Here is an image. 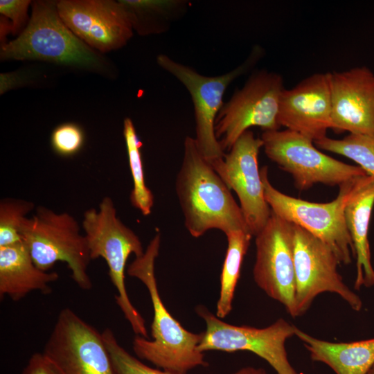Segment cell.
Returning a JSON list of instances; mask_svg holds the SVG:
<instances>
[{"label":"cell","instance_id":"6da1fadb","mask_svg":"<svg viewBox=\"0 0 374 374\" xmlns=\"http://www.w3.org/2000/svg\"><path fill=\"white\" fill-rule=\"evenodd\" d=\"M175 190L184 225L193 237L199 238L211 229L220 230L225 235L238 230L249 232L240 205L202 154L193 137L185 138Z\"/></svg>","mask_w":374,"mask_h":374},{"label":"cell","instance_id":"7a4b0ae2","mask_svg":"<svg viewBox=\"0 0 374 374\" xmlns=\"http://www.w3.org/2000/svg\"><path fill=\"white\" fill-rule=\"evenodd\" d=\"M161 235L157 233L144 253L128 266L129 276L140 280L146 287L153 308L151 325L152 340L136 336L132 347L136 355L158 368L184 374L198 366H206L204 354L198 350L202 332L185 329L166 309L157 287L154 263L159 253Z\"/></svg>","mask_w":374,"mask_h":374},{"label":"cell","instance_id":"3957f363","mask_svg":"<svg viewBox=\"0 0 374 374\" xmlns=\"http://www.w3.org/2000/svg\"><path fill=\"white\" fill-rule=\"evenodd\" d=\"M82 226L84 231L91 260L103 258L109 269V276L116 290L115 299L134 332L148 338L143 317L132 303L125 286V267L131 254L136 258L144 253L137 235L117 217L114 202L105 197L98 210L91 208L83 215Z\"/></svg>","mask_w":374,"mask_h":374},{"label":"cell","instance_id":"277c9868","mask_svg":"<svg viewBox=\"0 0 374 374\" xmlns=\"http://www.w3.org/2000/svg\"><path fill=\"white\" fill-rule=\"evenodd\" d=\"M1 60H35L97 69L101 57L75 36L59 15L57 3L35 1L26 28L14 40L1 47Z\"/></svg>","mask_w":374,"mask_h":374},{"label":"cell","instance_id":"5b68a950","mask_svg":"<svg viewBox=\"0 0 374 374\" xmlns=\"http://www.w3.org/2000/svg\"><path fill=\"white\" fill-rule=\"evenodd\" d=\"M260 176L265 200L274 214L323 241L333 251L340 264L351 263L355 251L344 210L349 198L366 175L341 185L337 197L326 203L311 202L279 191L269 180L267 166L260 168Z\"/></svg>","mask_w":374,"mask_h":374},{"label":"cell","instance_id":"8992f818","mask_svg":"<svg viewBox=\"0 0 374 374\" xmlns=\"http://www.w3.org/2000/svg\"><path fill=\"white\" fill-rule=\"evenodd\" d=\"M20 235L38 268L48 271L57 262H64L80 288H92L87 271L91 260L88 244L71 214L38 206L35 215L25 219Z\"/></svg>","mask_w":374,"mask_h":374},{"label":"cell","instance_id":"52a82bcc","mask_svg":"<svg viewBox=\"0 0 374 374\" xmlns=\"http://www.w3.org/2000/svg\"><path fill=\"white\" fill-rule=\"evenodd\" d=\"M260 139L267 157L290 173L301 190L316 184L340 186L368 175L358 166L347 164L321 152L312 140L297 132L287 129L264 131Z\"/></svg>","mask_w":374,"mask_h":374},{"label":"cell","instance_id":"ba28073f","mask_svg":"<svg viewBox=\"0 0 374 374\" xmlns=\"http://www.w3.org/2000/svg\"><path fill=\"white\" fill-rule=\"evenodd\" d=\"M285 89L282 76L261 70L224 103L215 122V133L224 152L251 127L277 130L279 104Z\"/></svg>","mask_w":374,"mask_h":374},{"label":"cell","instance_id":"9c48e42d","mask_svg":"<svg viewBox=\"0 0 374 374\" xmlns=\"http://www.w3.org/2000/svg\"><path fill=\"white\" fill-rule=\"evenodd\" d=\"M256 47L240 65L222 75L206 76L166 55L157 57L158 65L175 77L188 91L193 100L195 120V143L209 162L223 158L222 150L215 133V122L224 105L223 96L236 78L245 73L260 57Z\"/></svg>","mask_w":374,"mask_h":374},{"label":"cell","instance_id":"30bf717a","mask_svg":"<svg viewBox=\"0 0 374 374\" xmlns=\"http://www.w3.org/2000/svg\"><path fill=\"white\" fill-rule=\"evenodd\" d=\"M195 312L206 323L198 350L233 353L246 350L265 360L277 374H299L290 364L285 349L286 341L295 336L296 326L280 318L262 328L227 323L199 305Z\"/></svg>","mask_w":374,"mask_h":374},{"label":"cell","instance_id":"8fae6325","mask_svg":"<svg viewBox=\"0 0 374 374\" xmlns=\"http://www.w3.org/2000/svg\"><path fill=\"white\" fill-rule=\"evenodd\" d=\"M294 229L297 317L304 314L323 292L338 294L354 311L359 312L362 301L344 282L337 270L340 262L333 251L301 227L294 224Z\"/></svg>","mask_w":374,"mask_h":374},{"label":"cell","instance_id":"7c38bea8","mask_svg":"<svg viewBox=\"0 0 374 374\" xmlns=\"http://www.w3.org/2000/svg\"><path fill=\"white\" fill-rule=\"evenodd\" d=\"M294 224L271 211L265 227L255 236L256 261L253 276L256 285L297 317L294 260Z\"/></svg>","mask_w":374,"mask_h":374},{"label":"cell","instance_id":"4fadbf2b","mask_svg":"<svg viewBox=\"0 0 374 374\" xmlns=\"http://www.w3.org/2000/svg\"><path fill=\"white\" fill-rule=\"evenodd\" d=\"M43 353L60 374H115L102 333L70 308L59 313Z\"/></svg>","mask_w":374,"mask_h":374},{"label":"cell","instance_id":"5bb4252c","mask_svg":"<svg viewBox=\"0 0 374 374\" xmlns=\"http://www.w3.org/2000/svg\"><path fill=\"white\" fill-rule=\"evenodd\" d=\"M263 143L253 133L244 132L223 158L211 163L214 170L233 190L249 232L256 236L265 226L271 214L267 203L258 168V157Z\"/></svg>","mask_w":374,"mask_h":374},{"label":"cell","instance_id":"9a60e30c","mask_svg":"<svg viewBox=\"0 0 374 374\" xmlns=\"http://www.w3.org/2000/svg\"><path fill=\"white\" fill-rule=\"evenodd\" d=\"M57 8L70 30L100 52L123 47L133 35L130 14L120 1L62 0Z\"/></svg>","mask_w":374,"mask_h":374},{"label":"cell","instance_id":"2e32d148","mask_svg":"<svg viewBox=\"0 0 374 374\" xmlns=\"http://www.w3.org/2000/svg\"><path fill=\"white\" fill-rule=\"evenodd\" d=\"M280 126L314 142L332 129L330 73H317L302 80L281 94Z\"/></svg>","mask_w":374,"mask_h":374},{"label":"cell","instance_id":"e0dca14e","mask_svg":"<svg viewBox=\"0 0 374 374\" xmlns=\"http://www.w3.org/2000/svg\"><path fill=\"white\" fill-rule=\"evenodd\" d=\"M332 129L374 135V73L366 66L330 73Z\"/></svg>","mask_w":374,"mask_h":374},{"label":"cell","instance_id":"ac0fdd59","mask_svg":"<svg viewBox=\"0 0 374 374\" xmlns=\"http://www.w3.org/2000/svg\"><path fill=\"white\" fill-rule=\"evenodd\" d=\"M374 205V177L365 176L349 198L344 210L346 226L355 251L356 278L354 288L374 286V269L371 263L368 238Z\"/></svg>","mask_w":374,"mask_h":374},{"label":"cell","instance_id":"d6986e66","mask_svg":"<svg viewBox=\"0 0 374 374\" xmlns=\"http://www.w3.org/2000/svg\"><path fill=\"white\" fill-rule=\"evenodd\" d=\"M59 278L55 271H46L34 263L21 242L0 247V298L19 301L33 291L48 294L50 284Z\"/></svg>","mask_w":374,"mask_h":374},{"label":"cell","instance_id":"ffe728a7","mask_svg":"<svg viewBox=\"0 0 374 374\" xmlns=\"http://www.w3.org/2000/svg\"><path fill=\"white\" fill-rule=\"evenodd\" d=\"M295 336L309 352L312 360L328 365L336 374H368L374 364V338L330 342L314 337L297 327Z\"/></svg>","mask_w":374,"mask_h":374},{"label":"cell","instance_id":"44dd1931","mask_svg":"<svg viewBox=\"0 0 374 374\" xmlns=\"http://www.w3.org/2000/svg\"><path fill=\"white\" fill-rule=\"evenodd\" d=\"M130 14L134 29L141 35L166 31L186 11L181 0H120Z\"/></svg>","mask_w":374,"mask_h":374},{"label":"cell","instance_id":"7402d4cb","mask_svg":"<svg viewBox=\"0 0 374 374\" xmlns=\"http://www.w3.org/2000/svg\"><path fill=\"white\" fill-rule=\"evenodd\" d=\"M226 236L228 246L220 275V290L215 314L221 319L233 309V300L242 262L252 238L249 232L243 230L231 231Z\"/></svg>","mask_w":374,"mask_h":374},{"label":"cell","instance_id":"603a6c76","mask_svg":"<svg viewBox=\"0 0 374 374\" xmlns=\"http://www.w3.org/2000/svg\"><path fill=\"white\" fill-rule=\"evenodd\" d=\"M123 136L125 141L129 166L133 180L130 193V202L143 215L151 213L154 205V195L145 183L140 140L132 121L126 118L123 123Z\"/></svg>","mask_w":374,"mask_h":374},{"label":"cell","instance_id":"cb8c5ba5","mask_svg":"<svg viewBox=\"0 0 374 374\" xmlns=\"http://www.w3.org/2000/svg\"><path fill=\"white\" fill-rule=\"evenodd\" d=\"M316 147L346 157L374 177V135L349 134L342 139L327 136L314 142Z\"/></svg>","mask_w":374,"mask_h":374},{"label":"cell","instance_id":"d4e9b609","mask_svg":"<svg viewBox=\"0 0 374 374\" xmlns=\"http://www.w3.org/2000/svg\"><path fill=\"white\" fill-rule=\"evenodd\" d=\"M35 208L33 202L4 198L0 202V247L22 242L20 229L26 215Z\"/></svg>","mask_w":374,"mask_h":374},{"label":"cell","instance_id":"484cf974","mask_svg":"<svg viewBox=\"0 0 374 374\" xmlns=\"http://www.w3.org/2000/svg\"><path fill=\"white\" fill-rule=\"evenodd\" d=\"M102 336L109 352L115 374H184L147 366L129 353L117 341L114 333L106 328Z\"/></svg>","mask_w":374,"mask_h":374},{"label":"cell","instance_id":"4316f807","mask_svg":"<svg viewBox=\"0 0 374 374\" xmlns=\"http://www.w3.org/2000/svg\"><path fill=\"white\" fill-rule=\"evenodd\" d=\"M84 135L82 128L75 123H64L56 127L51 136L53 150L62 157L75 154L82 148Z\"/></svg>","mask_w":374,"mask_h":374},{"label":"cell","instance_id":"83f0119b","mask_svg":"<svg viewBox=\"0 0 374 374\" xmlns=\"http://www.w3.org/2000/svg\"><path fill=\"white\" fill-rule=\"evenodd\" d=\"M30 4L28 0H1L0 12L11 19V28L13 34H17L23 27L27 19L28 8Z\"/></svg>","mask_w":374,"mask_h":374},{"label":"cell","instance_id":"f1b7e54d","mask_svg":"<svg viewBox=\"0 0 374 374\" xmlns=\"http://www.w3.org/2000/svg\"><path fill=\"white\" fill-rule=\"evenodd\" d=\"M22 374H60L54 364L44 355L36 353L31 355Z\"/></svg>","mask_w":374,"mask_h":374},{"label":"cell","instance_id":"f546056e","mask_svg":"<svg viewBox=\"0 0 374 374\" xmlns=\"http://www.w3.org/2000/svg\"><path fill=\"white\" fill-rule=\"evenodd\" d=\"M28 81V75L21 71L1 73L0 93L2 94L8 90L24 85Z\"/></svg>","mask_w":374,"mask_h":374},{"label":"cell","instance_id":"4dcf8cb0","mask_svg":"<svg viewBox=\"0 0 374 374\" xmlns=\"http://www.w3.org/2000/svg\"><path fill=\"white\" fill-rule=\"evenodd\" d=\"M232 374H267V372L262 368L246 366L241 368Z\"/></svg>","mask_w":374,"mask_h":374},{"label":"cell","instance_id":"1f68e13d","mask_svg":"<svg viewBox=\"0 0 374 374\" xmlns=\"http://www.w3.org/2000/svg\"><path fill=\"white\" fill-rule=\"evenodd\" d=\"M368 374H374V364L371 367V368L369 370Z\"/></svg>","mask_w":374,"mask_h":374}]
</instances>
